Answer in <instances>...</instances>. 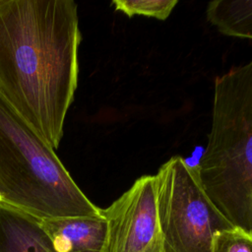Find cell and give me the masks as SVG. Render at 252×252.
Masks as SVG:
<instances>
[{
    "instance_id": "obj_6",
    "label": "cell",
    "mask_w": 252,
    "mask_h": 252,
    "mask_svg": "<svg viewBox=\"0 0 252 252\" xmlns=\"http://www.w3.org/2000/svg\"><path fill=\"white\" fill-rule=\"evenodd\" d=\"M54 252H103L107 222L99 217H69L40 220Z\"/></svg>"
},
{
    "instance_id": "obj_7",
    "label": "cell",
    "mask_w": 252,
    "mask_h": 252,
    "mask_svg": "<svg viewBox=\"0 0 252 252\" xmlns=\"http://www.w3.org/2000/svg\"><path fill=\"white\" fill-rule=\"evenodd\" d=\"M0 252H54L40 220L0 201Z\"/></svg>"
},
{
    "instance_id": "obj_10",
    "label": "cell",
    "mask_w": 252,
    "mask_h": 252,
    "mask_svg": "<svg viewBox=\"0 0 252 252\" xmlns=\"http://www.w3.org/2000/svg\"><path fill=\"white\" fill-rule=\"evenodd\" d=\"M213 252H252V235L236 227L220 230L215 235Z\"/></svg>"
},
{
    "instance_id": "obj_3",
    "label": "cell",
    "mask_w": 252,
    "mask_h": 252,
    "mask_svg": "<svg viewBox=\"0 0 252 252\" xmlns=\"http://www.w3.org/2000/svg\"><path fill=\"white\" fill-rule=\"evenodd\" d=\"M0 201L39 220L101 216L54 150L1 95Z\"/></svg>"
},
{
    "instance_id": "obj_4",
    "label": "cell",
    "mask_w": 252,
    "mask_h": 252,
    "mask_svg": "<svg viewBox=\"0 0 252 252\" xmlns=\"http://www.w3.org/2000/svg\"><path fill=\"white\" fill-rule=\"evenodd\" d=\"M163 244L171 252H213L215 235L234 227L204 191L195 168L175 156L155 175Z\"/></svg>"
},
{
    "instance_id": "obj_2",
    "label": "cell",
    "mask_w": 252,
    "mask_h": 252,
    "mask_svg": "<svg viewBox=\"0 0 252 252\" xmlns=\"http://www.w3.org/2000/svg\"><path fill=\"white\" fill-rule=\"evenodd\" d=\"M195 170L217 209L252 235V59L216 78L211 131Z\"/></svg>"
},
{
    "instance_id": "obj_8",
    "label": "cell",
    "mask_w": 252,
    "mask_h": 252,
    "mask_svg": "<svg viewBox=\"0 0 252 252\" xmlns=\"http://www.w3.org/2000/svg\"><path fill=\"white\" fill-rule=\"evenodd\" d=\"M206 13L220 33L252 39V0L212 1Z\"/></svg>"
},
{
    "instance_id": "obj_9",
    "label": "cell",
    "mask_w": 252,
    "mask_h": 252,
    "mask_svg": "<svg viewBox=\"0 0 252 252\" xmlns=\"http://www.w3.org/2000/svg\"><path fill=\"white\" fill-rule=\"evenodd\" d=\"M116 11L132 18L135 15L163 21L169 17L177 0H114L111 3Z\"/></svg>"
},
{
    "instance_id": "obj_11",
    "label": "cell",
    "mask_w": 252,
    "mask_h": 252,
    "mask_svg": "<svg viewBox=\"0 0 252 252\" xmlns=\"http://www.w3.org/2000/svg\"><path fill=\"white\" fill-rule=\"evenodd\" d=\"M161 252H171V251L163 244V248H162V251H161Z\"/></svg>"
},
{
    "instance_id": "obj_1",
    "label": "cell",
    "mask_w": 252,
    "mask_h": 252,
    "mask_svg": "<svg viewBox=\"0 0 252 252\" xmlns=\"http://www.w3.org/2000/svg\"><path fill=\"white\" fill-rule=\"evenodd\" d=\"M72 0H0V95L53 150L78 84Z\"/></svg>"
},
{
    "instance_id": "obj_5",
    "label": "cell",
    "mask_w": 252,
    "mask_h": 252,
    "mask_svg": "<svg viewBox=\"0 0 252 252\" xmlns=\"http://www.w3.org/2000/svg\"><path fill=\"white\" fill-rule=\"evenodd\" d=\"M107 222L103 252H161L155 175H143L114 201L101 209Z\"/></svg>"
}]
</instances>
